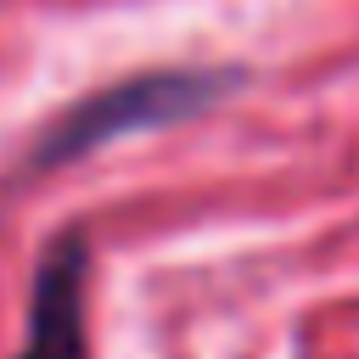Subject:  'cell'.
Masks as SVG:
<instances>
[{
    "mask_svg": "<svg viewBox=\"0 0 359 359\" xmlns=\"http://www.w3.org/2000/svg\"><path fill=\"white\" fill-rule=\"evenodd\" d=\"M230 90H241V67H151V73H129L112 79L79 101H67L28 146L34 168H62L79 163L123 135L140 129H168L185 123L196 112H208L213 101H224Z\"/></svg>",
    "mask_w": 359,
    "mask_h": 359,
    "instance_id": "obj_1",
    "label": "cell"
},
{
    "mask_svg": "<svg viewBox=\"0 0 359 359\" xmlns=\"http://www.w3.org/2000/svg\"><path fill=\"white\" fill-rule=\"evenodd\" d=\"M11 359H90V241L56 230L28 280V325Z\"/></svg>",
    "mask_w": 359,
    "mask_h": 359,
    "instance_id": "obj_2",
    "label": "cell"
}]
</instances>
